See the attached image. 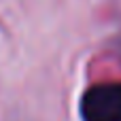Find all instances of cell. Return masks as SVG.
Wrapping results in <instances>:
<instances>
[{
	"label": "cell",
	"instance_id": "cell-1",
	"mask_svg": "<svg viewBox=\"0 0 121 121\" xmlns=\"http://www.w3.org/2000/svg\"><path fill=\"white\" fill-rule=\"evenodd\" d=\"M81 121H121V81L89 85L79 100Z\"/></svg>",
	"mask_w": 121,
	"mask_h": 121
}]
</instances>
